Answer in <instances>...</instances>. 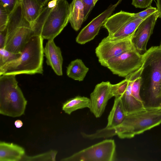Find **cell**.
Listing matches in <instances>:
<instances>
[{
  "label": "cell",
  "instance_id": "24",
  "mask_svg": "<svg viewBox=\"0 0 161 161\" xmlns=\"http://www.w3.org/2000/svg\"><path fill=\"white\" fill-rule=\"evenodd\" d=\"M21 53H14L4 48H0V67L6 64L15 60L20 56Z\"/></svg>",
  "mask_w": 161,
  "mask_h": 161
},
{
  "label": "cell",
  "instance_id": "11",
  "mask_svg": "<svg viewBox=\"0 0 161 161\" xmlns=\"http://www.w3.org/2000/svg\"><path fill=\"white\" fill-rule=\"evenodd\" d=\"M159 17L158 11L148 16L140 24L132 36V44L136 50L141 54L147 50V43Z\"/></svg>",
  "mask_w": 161,
  "mask_h": 161
},
{
  "label": "cell",
  "instance_id": "3",
  "mask_svg": "<svg viewBox=\"0 0 161 161\" xmlns=\"http://www.w3.org/2000/svg\"><path fill=\"white\" fill-rule=\"evenodd\" d=\"M15 76H0V114L13 117L24 114L27 104Z\"/></svg>",
  "mask_w": 161,
  "mask_h": 161
},
{
  "label": "cell",
  "instance_id": "6",
  "mask_svg": "<svg viewBox=\"0 0 161 161\" xmlns=\"http://www.w3.org/2000/svg\"><path fill=\"white\" fill-rule=\"evenodd\" d=\"M43 25L41 36L43 39H53L67 25L69 20V4L66 0H57Z\"/></svg>",
  "mask_w": 161,
  "mask_h": 161
},
{
  "label": "cell",
  "instance_id": "7",
  "mask_svg": "<svg viewBox=\"0 0 161 161\" xmlns=\"http://www.w3.org/2000/svg\"><path fill=\"white\" fill-rule=\"evenodd\" d=\"M114 140L106 139L80 150L62 161H113L116 157Z\"/></svg>",
  "mask_w": 161,
  "mask_h": 161
},
{
  "label": "cell",
  "instance_id": "1",
  "mask_svg": "<svg viewBox=\"0 0 161 161\" xmlns=\"http://www.w3.org/2000/svg\"><path fill=\"white\" fill-rule=\"evenodd\" d=\"M43 39L41 36H33L21 52L19 58L0 67V75L42 74Z\"/></svg>",
  "mask_w": 161,
  "mask_h": 161
},
{
  "label": "cell",
  "instance_id": "20",
  "mask_svg": "<svg viewBox=\"0 0 161 161\" xmlns=\"http://www.w3.org/2000/svg\"><path fill=\"white\" fill-rule=\"evenodd\" d=\"M89 70L81 59H76L69 64L67 67L66 74L69 77L81 81L84 80Z\"/></svg>",
  "mask_w": 161,
  "mask_h": 161
},
{
  "label": "cell",
  "instance_id": "16",
  "mask_svg": "<svg viewBox=\"0 0 161 161\" xmlns=\"http://www.w3.org/2000/svg\"><path fill=\"white\" fill-rule=\"evenodd\" d=\"M128 80V84L125 93L119 97L123 109L125 114L139 111L143 108V102H140L136 99L132 95L131 86L133 81V76L130 73L125 77Z\"/></svg>",
  "mask_w": 161,
  "mask_h": 161
},
{
  "label": "cell",
  "instance_id": "28",
  "mask_svg": "<svg viewBox=\"0 0 161 161\" xmlns=\"http://www.w3.org/2000/svg\"><path fill=\"white\" fill-rule=\"evenodd\" d=\"M19 0H0V4L8 10L10 14L14 10Z\"/></svg>",
  "mask_w": 161,
  "mask_h": 161
},
{
  "label": "cell",
  "instance_id": "10",
  "mask_svg": "<svg viewBox=\"0 0 161 161\" xmlns=\"http://www.w3.org/2000/svg\"><path fill=\"white\" fill-rule=\"evenodd\" d=\"M7 37L4 47L6 50L20 53L31 37L34 35L30 24L14 27H6Z\"/></svg>",
  "mask_w": 161,
  "mask_h": 161
},
{
  "label": "cell",
  "instance_id": "21",
  "mask_svg": "<svg viewBox=\"0 0 161 161\" xmlns=\"http://www.w3.org/2000/svg\"><path fill=\"white\" fill-rule=\"evenodd\" d=\"M90 99L85 97L77 96L65 102L63 104L62 109L65 113L69 115L77 110L86 108H90Z\"/></svg>",
  "mask_w": 161,
  "mask_h": 161
},
{
  "label": "cell",
  "instance_id": "5",
  "mask_svg": "<svg viewBox=\"0 0 161 161\" xmlns=\"http://www.w3.org/2000/svg\"><path fill=\"white\" fill-rule=\"evenodd\" d=\"M144 19L134 16L133 13L121 10L111 15L103 26L108 31L110 38H132Z\"/></svg>",
  "mask_w": 161,
  "mask_h": 161
},
{
  "label": "cell",
  "instance_id": "31",
  "mask_svg": "<svg viewBox=\"0 0 161 161\" xmlns=\"http://www.w3.org/2000/svg\"><path fill=\"white\" fill-rule=\"evenodd\" d=\"M156 6L159 14V17L161 19V0H156Z\"/></svg>",
  "mask_w": 161,
  "mask_h": 161
},
{
  "label": "cell",
  "instance_id": "25",
  "mask_svg": "<svg viewBox=\"0 0 161 161\" xmlns=\"http://www.w3.org/2000/svg\"><path fill=\"white\" fill-rule=\"evenodd\" d=\"M9 14L6 8L0 4V31H3L6 28Z\"/></svg>",
  "mask_w": 161,
  "mask_h": 161
},
{
  "label": "cell",
  "instance_id": "4",
  "mask_svg": "<svg viewBox=\"0 0 161 161\" xmlns=\"http://www.w3.org/2000/svg\"><path fill=\"white\" fill-rule=\"evenodd\" d=\"M143 58L141 87L147 89L151 100H161V48L151 47L143 54Z\"/></svg>",
  "mask_w": 161,
  "mask_h": 161
},
{
  "label": "cell",
  "instance_id": "32",
  "mask_svg": "<svg viewBox=\"0 0 161 161\" xmlns=\"http://www.w3.org/2000/svg\"><path fill=\"white\" fill-rule=\"evenodd\" d=\"M43 7L46 6L50 1L52 0H36Z\"/></svg>",
  "mask_w": 161,
  "mask_h": 161
},
{
  "label": "cell",
  "instance_id": "33",
  "mask_svg": "<svg viewBox=\"0 0 161 161\" xmlns=\"http://www.w3.org/2000/svg\"><path fill=\"white\" fill-rule=\"evenodd\" d=\"M14 125L17 128H20L23 125V123L21 120L17 119L14 122Z\"/></svg>",
  "mask_w": 161,
  "mask_h": 161
},
{
  "label": "cell",
  "instance_id": "36",
  "mask_svg": "<svg viewBox=\"0 0 161 161\" xmlns=\"http://www.w3.org/2000/svg\"><path fill=\"white\" fill-rule=\"evenodd\" d=\"M161 48V41L160 42V45L159 46Z\"/></svg>",
  "mask_w": 161,
  "mask_h": 161
},
{
  "label": "cell",
  "instance_id": "35",
  "mask_svg": "<svg viewBox=\"0 0 161 161\" xmlns=\"http://www.w3.org/2000/svg\"><path fill=\"white\" fill-rule=\"evenodd\" d=\"M159 106V107H161V101H160V103L159 104L158 106Z\"/></svg>",
  "mask_w": 161,
  "mask_h": 161
},
{
  "label": "cell",
  "instance_id": "30",
  "mask_svg": "<svg viewBox=\"0 0 161 161\" xmlns=\"http://www.w3.org/2000/svg\"><path fill=\"white\" fill-rule=\"evenodd\" d=\"M7 33L6 28L3 31H0V48H4L6 40Z\"/></svg>",
  "mask_w": 161,
  "mask_h": 161
},
{
  "label": "cell",
  "instance_id": "14",
  "mask_svg": "<svg viewBox=\"0 0 161 161\" xmlns=\"http://www.w3.org/2000/svg\"><path fill=\"white\" fill-rule=\"evenodd\" d=\"M125 115L120 98H115L113 107L108 117L107 125L104 128L97 131V136L100 138L110 137L112 130L122 123Z\"/></svg>",
  "mask_w": 161,
  "mask_h": 161
},
{
  "label": "cell",
  "instance_id": "26",
  "mask_svg": "<svg viewBox=\"0 0 161 161\" xmlns=\"http://www.w3.org/2000/svg\"><path fill=\"white\" fill-rule=\"evenodd\" d=\"M157 11H158L156 8L151 6L143 11L136 13H133V14L134 16L145 19L150 14Z\"/></svg>",
  "mask_w": 161,
  "mask_h": 161
},
{
  "label": "cell",
  "instance_id": "29",
  "mask_svg": "<svg viewBox=\"0 0 161 161\" xmlns=\"http://www.w3.org/2000/svg\"><path fill=\"white\" fill-rule=\"evenodd\" d=\"M153 0H132L131 4L136 8H147L151 6Z\"/></svg>",
  "mask_w": 161,
  "mask_h": 161
},
{
  "label": "cell",
  "instance_id": "9",
  "mask_svg": "<svg viewBox=\"0 0 161 161\" xmlns=\"http://www.w3.org/2000/svg\"><path fill=\"white\" fill-rule=\"evenodd\" d=\"M131 38L103 39L95 49V53L102 65L109 59L124 52L135 49Z\"/></svg>",
  "mask_w": 161,
  "mask_h": 161
},
{
  "label": "cell",
  "instance_id": "15",
  "mask_svg": "<svg viewBox=\"0 0 161 161\" xmlns=\"http://www.w3.org/2000/svg\"><path fill=\"white\" fill-rule=\"evenodd\" d=\"M47 64L51 67L56 74L63 75V58L60 48L57 46L54 40H48L43 49Z\"/></svg>",
  "mask_w": 161,
  "mask_h": 161
},
{
  "label": "cell",
  "instance_id": "19",
  "mask_svg": "<svg viewBox=\"0 0 161 161\" xmlns=\"http://www.w3.org/2000/svg\"><path fill=\"white\" fill-rule=\"evenodd\" d=\"M69 21L73 29L78 31L84 21L82 0H73L69 4Z\"/></svg>",
  "mask_w": 161,
  "mask_h": 161
},
{
  "label": "cell",
  "instance_id": "27",
  "mask_svg": "<svg viewBox=\"0 0 161 161\" xmlns=\"http://www.w3.org/2000/svg\"><path fill=\"white\" fill-rule=\"evenodd\" d=\"M82 1L84 6L85 21L87 19L95 5L93 3L92 0H82Z\"/></svg>",
  "mask_w": 161,
  "mask_h": 161
},
{
  "label": "cell",
  "instance_id": "12",
  "mask_svg": "<svg viewBox=\"0 0 161 161\" xmlns=\"http://www.w3.org/2000/svg\"><path fill=\"white\" fill-rule=\"evenodd\" d=\"M122 0H119L115 4L110 5L93 19L80 31L76 38V42L80 44H84L93 40L98 34L101 27Z\"/></svg>",
  "mask_w": 161,
  "mask_h": 161
},
{
  "label": "cell",
  "instance_id": "13",
  "mask_svg": "<svg viewBox=\"0 0 161 161\" xmlns=\"http://www.w3.org/2000/svg\"><path fill=\"white\" fill-rule=\"evenodd\" d=\"M111 83L103 81L96 85L90 95V111L96 118L100 117L105 110L108 102L113 97L111 92Z\"/></svg>",
  "mask_w": 161,
  "mask_h": 161
},
{
  "label": "cell",
  "instance_id": "23",
  "mask_svg": "<svg viewBox=\"0 0 161 161\" xmlns=\"http://www.w3.org/2000/svg\"><path fill=\"white\" fill-rule=\"evenodd\" d=\"M128 80L125 79L115 84L111 85V92L113 97L119 98L125 92L128 84Z\"/></svg>",
  "mask_w": 161,
  "mask_h": 161
},
{
  "label": "cell",
  "instance_id": "8",
  "mask_svg": "<svg viewBox=\"0 0 161 161\" xmlns=\"http://www.w3.org/2000/svg\"><path fill=\"white\" fill-rule=\"evenodd\" d=\"M143 58V54L135 49L109 59L102 66L107 67L113 74L125 77L141 66Z\"/></svg>",
  "mask_w": 161,
  "mask_h": 161
},
{
  "label": "cell",
  "instance_id": "2",
  "mask_svg": "<svg viewBox=\"0 0 161 161\" xmlns=\"http://www.w3.org/2000/svg\"><path fill=\"white\" fill-rule=\"evenodd\" d=\"M161 123V107H146L125 115L122 123L112 130L113 136L131 138Z\"/></svg>",
  "mask_w": 161,
  "mask_h": 161
},
{
  "label": "cell",
  "instance_id": "17",
  "mask_svg": "<svg viewBox=\"0 0 161 161\" xmlns=\"http://www.w3.org/2000/svg\"><path fill=\"white\" fill-rule=\"evenodd\" d=\"M25 153L24 149L18 145L0 141V161H21Z\"/></svg>",
  "mask_w": 161,
  "mask_h": 161
},
{
  "label": "cell",
  "instance_id": "18",
  "mask_svg": "<svg viewBox=\"0 0 161 161\" xmlns=\"http://www.w3.org/2000/svg\"><path fill=\"white\" fill-rule=\"evenodd\" d=\"M24 18L33 25L39 16L43 7L36 0H19Z\"/></svg>",
  "mask_w": 161,
  "mask_h": 161
},
{
  "label": "cell",
  "instance_id": "34",
  "mask_svg": "<svg viewBox=\"0 0 161 161\" xmlns=\"http://www.w3.org/2000/svg\"><path fill=\"white\" fill-rule=\"evenodd\" d=\"M98 0H92L93 3L95 5Z\"/></svg>",
  "mask_w": 161,
  "mask_h": 161
},
{
  "label": "cell",
  "instance_id": "22",
  "mask_svg": "<svg viewBox=\"0 0 161 161\" xmlns=\"http://www.w3.org/2000/svg\"><path fill=\"white\" fill-rule=\"evenodd\" d=\"M58 152L56 150H51L45 153L34 156L25 155L21 161H55Z\"/></svg>",
  "mask_w": 161,
  "mask_h": 161
}]
</instances>
